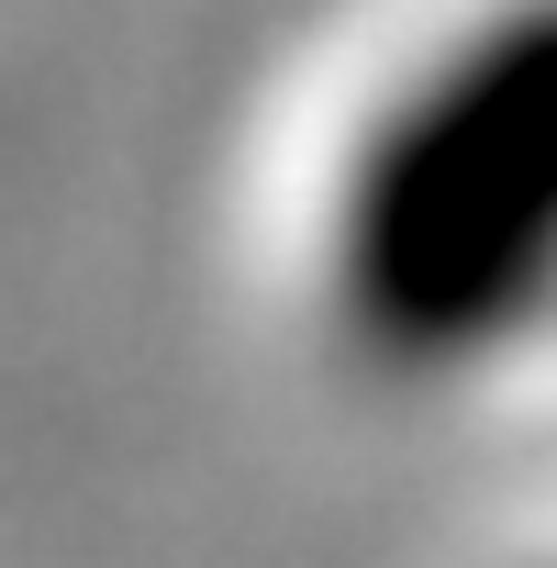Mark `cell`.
<instances>
[{
	"mask_svg": "<svg viewBox=\"0 0 557 568\" xmlns=\"http://www.w3.org/2000/svg\"><path fill=\"white\" fill-rule=\"evenodd\" d=\"M502 568H557V535H546V546H524V557H502Z\"/></svg>",
	"mask_w": 557,
	"mask_h": 568,
	"instance_id": "obj_2",
	"label": "cell"
},
{
	"mask_svg": "<svg viewBox=\"0 0 557 568\" xmlns=\"http://www.w3.org/2000/svg\"><path fill=\"white\" fill-rule=\"evenodd\" d=\"M291 302L335 379L479 402L557 357V0H435L324 112Z\"/></svg>",
	"mask_w": 557,
	"mask_h": 568,
	"instance_id": "obj_1",
	"label": "cell"
}]
</instances>
